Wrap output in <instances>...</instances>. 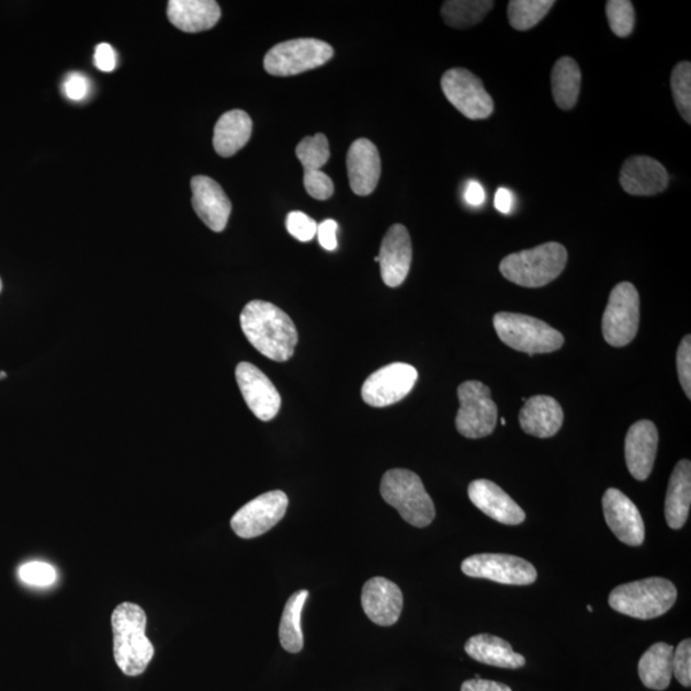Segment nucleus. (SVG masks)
Here are the masks:
<instances>
[{"label": "nucleus", "instance_id": "obj_1", "mask_svg": "<svg viewBox=\"0 0 691 691\" xmlns=\"http://www.w3.org/2000/svg\"><path fill=\"white\" fill-rule=\"evenodd\" d=\"M242 332L261 355L283 363L294 355L298 341L295 322L274 304L253 299L240 317Z\"/></svg>", "mask_w": 691, "mask_h": 691}, {"label": "nucleus", "instance_id": "obj_2", "mask_svg": "<svg viewBox=\"0 0 691 691\" xmlns=\"http://www.w3.org/2000/svg\"><path fill=\"white\" fill-rule=\"evenodd\" d=\"M115 664L127 676L145 672L154 657V647L146 637V614L140 605L125 602L112 614Z\"/></svg>", "mask_w": 691, "mask_h": 691}, {"label": "nucleus", "instance_id": "obj_3", "mask_svg": "<svg viewBox=\"0 0 691 691\" xmlns=\"http://www.w3.org/2000/svg\"><path fill=\"white\" fill-rule=\"evenodd\" d=\"M567 250L558 242H547L534 249L522 250L506 257L499 271L506 280L521 287L547 286L564 272Z\"/></svg>", "mask_w": 691, "mask_h": 691}, {"label": "nucleus", "instance_id": "obj_4", "mask_svg": "<svg viewBox=\"0 0 691 691\" xmlns=\"http://www.w3.org/2000/svg\"><path fill=\"white\" fill-rule=\"evenodd\" d=\"M381 495L412 526L426 528L435 518V507L424 484L406 468H392L383 475Z\"/></svg>", "mask_w": 691, "mask_h": 691}, {"label": "nucleus", "instance_id": "obj_5", "mask_svg": "<svg viewBox=\"0 0 691 691\" xmlns=\"http://www.w3.org/2000/svg\"><path fill=\"white\" fill-rule=\"evenodd\" d=\"M678 598V590L670 580L649 578L624 584L610 594V605L626 616L652 620L670 611Z\"/></svg>", "mask_w": 691, "mask_h": 691}, {"label": "nucleus", "instance_id": "obj_6", "mask_svg": "<svg viewBox=\"0 0 691 691\" xmlns=\"http://www.w3.org/2000/svg\"><path fill=\"white\" fill-rule=\"evenodd\" d=\"M495 329L509 348L529 353H550L563 348L565 338L547 322L517 313H498L495 315Z\"/></svg>", "mask_w": 691, "mask_h": 691}, {"label": "nucleus", "instance_id": "obj_7", "mask_svg": "<svg viewBox=\"0 0 691 691\" xmlns=\"http://www.w3.org/2000/svg\"><path fill=\"white\" fill-rule=\"evenodd\" d=\"M333 54L332 46L318 38H295L274 45L267 53L264 68L269 75L294 76L326 65Z\"/></svg>", "mask_w": 691, "mask_h": 691}, {"label": "nucleus", "instance_id": "obj_8", "mask_svg": "<svg viewBox=\"0 0 691 691\" xmlns=\"http://www.w3.org/2000/svg\"><path fill=\"white\" fill-rule=\"evenodd\" d=\"M460 409L456 428L461 435L479 440L495 432L498 407L491 399L490 389L482 382L467 381L457 389Z\"/></svg>", "mask_w": 691, "mask_h": 691}, {"label": "nucleus", "instance_id": "obj_9", "mask_svg": "<svg viewBox=\"0 0 691 691\" xmlns=\"http://www.w3.org/2000/svg\"><path fill=\"white\" fill-rule=\"evenodd\" d=\"M641 298L634 284L621 282L611 292L607 304L602 330L607 343L624 348L632 342L639 328Z\"/></svg>", "mask_w": 691, "mask_h": 691}, {"label": "nucleus", "instance_id": "obj_10", "mask_svg": "<svg viewBox=\"0 0 691 691\" xmlns=\"http://www.w3.org/2000/svg\"><path fill=\"white\" fill-rule=\"evenodd\" d=\"M445 98L466 118L487 120L495 112L494 99L478 76L465 68H452L441 80Z\"/></svg>", "mask_w": 691, "mask_h": 691}, {"label": "nucleus", "instance_id": "obj_11", "mask_svg": "<svg viewBox=\"0 0 691 691\" xmlns=\"http://www.w3.org/2000/svg\"><path fill=\"white\" fill-rule=\"evenodd\" d=\"M461 570L471 578L487 579L506 586H530L536 580L535 567L517 556L482 553L464 559Z\"/></svg>", "mask_w": 691, "mask_h": 691}, {"label": "nucleus", "instance_id": "obj_12", "mask_svg": "<svg viewBox=\"0 0 691 691\" xmlns=\"http://www.w3.org/2000/svg\"><path fill=\"white\" fill-rule=\"evenodd\" d=\"M287 507L288 497L284 491H268L241 507L230 520V526L238 536L251 540L279 524L286 514Z\"/></svg>", "mask_w": 691, "mask_h": 691}, {"label": "nucleus", "instance_id": "obj_13", "mask_svg": "<svg viewBox=\"0 0 691 691\" xmlns=\"http://www.w3.org/2000/svg\"><path fill=\"white\" fill-rule=\"evenodd\" d=\"M418 371L410 364L394 363L374 372L364 382L361 397L372 407H386L401 401L418 381Z\"/></svg>", "mask_w": 691, "mask_h": 691}, {"label": "nucleus", "instance_id": "obj_14", "mask_svg": "<svg viewBox=\"0 0 691 691\" xmlns=\"http://www.w3.org/2000/svg\"><path fill=\"white\" fill-rule=\"evenodd\" d=\"M236 381L245 403L260 420L271 421L281 409V395L274 384L259 367L240 363L236 367Z\"/></svg>", "mask_w": 691, "mask_h": 691}, {"label": "nucleus", "instance_id": "obj_15", "mask_svg": "<svg viewBox=\"0 0 691 691\" xmlns=\"http://www.w3.org/2000/svg\"><path fill=\"white\" fill-rule=\"evenodd\" d=\"M602 505L607 525L619 541L632 547L642 545L645 537L644 521L632 499L621 490L610 488L603 496Z\"/></svg>", "mask_w": 691, "mask_h": 691}, {"label": "nucleus", "instance_id": "obj_16", "mask_svg": "<svg viewBox=\"0 0 691 691\" xmlns=\"http://www.w3.org/2000/svg\"><path fill=\"white\" fill-rule=\"evenodd\" d=\"M378 258L383 282L392 288L401 286L412 260L411 238L405 226L394 225L387 230Z\"/></svg>", "mask_w": 691, "mask_h": 691}, {"label": "nucleus", "instance_id": "obj_17", "mask_svg": "<svg viewBox=\"0 0 691 691\" xmlns=\"http://www.w3.org/2000/svg\"><path fill=\"white\" fill-rule=\"evenodd\" d=\"M192 206L197 217L213 233H223L227 227L233 204L217 181L206 175H195L191 180Z\"/></svg>", "mask_w": 691, "mask_h": 691}, {"label": "nucleus", "instance_id": "obj_18", "mask_svg": "<svg viewBox=\"0 0 691 691\" xmlns=\"http://www.w3.org/2000/svg\"><path fill=\"white\" fill-rule=\"evenodd\" d=\"M366 616L380 626L395 625L401 616L404 596L397 584L386 578H373L365 582L361 594Z\"/></svg>", "mask_w": 691, "mask_h": 691}, {"label": "nucleus", "instance_id": "obj_19", "mask_svg": "<svg viewBox=\"0 0 691 691\" xmlns=\"http://www.w3.org/2000/svg\"><path fill=\"white\" fill-rule=\"evenodd\" d=\"M620 183L633 196H655L668 186V173L658 160L645 156L630 157L622 165Z\"/></svg>", "mask_w": 691, "mask_h": 691}, {"label": "nucleus", "instance_id": "obj_20", "mask_svg": "<svg viewBox=\"0 0 691 691\" xmlns=\"http://www.w3.org/2000/svg\"><path fill=\"white\" fill-rule=\"evenodd\" d=\"M658 448V430L649 420H641L630 427L625 441V457L630 474L636 480L649 478L655 466Z\"/></svg>", "mask_w": 691, "mask_h": 691}, {"label": "nucleus", "instance_id": "obj_21", "mask_svg": "<svg viewBox=\"0 0 691 691\" xmlns=\"http://www.w3.org/2000/svg\"><path fill=\"white\" fill-rule=\"evenodd\" d=\"M468 498L478 509L505 525H520L525 521V512L496 483L478 479L468 486Z\"/></svg>", "mask_w": 691, "mask_h": 691}, {"label": "nucleus", "instance_id": "obj_22", "mask_svg": "<svg viewBox=\"0 0 691 691\" xmlns=\"http://www.w3.org/2000/svg\"><path fill=\"white\" fill-rule=\"evenodd\" d=\"M381 172V156L376 146L367 138L353 141L348 152V173L353 194L371 195L378 186Z\"/></svg>", "mask_w": 691, "mask_h": 691}, {"label": "nucleus", "instance_id": "obj_23", "mask_svg": "<svg viewBox=\"0 0 691 691\" xmlns=\"http://www.w3.org/2000/svg\"><path fill=\"white\" fill-rule=\"evenodd\" d=\"M519 421L525 433L537 438L557 434L564 422L563 407L551 396H534L526 399L519 415Z\"/></svg>", "mask_w": 691, "mask_h": 691}, {"label": "nucleus", "instance_id": "obj_24", "mask_svg": "<svg viewBox=\"0 0 691 691\" xmlns=\"http://www.w3.org/2000/svg\"><path fill=\"white\" fill-rule=\"evenodd\" d=\"M168 20L183 33H202L217 25L220 7L214 0H171L167 8Z\"/></svg>", "mask_w": 691, "mask_h": 691}, {"label": "nucleus", "instance_id": "obj_25", "mask_svg": "<svg viewBox=\"0 0 691 691\" xmlns=\"http://www.w3.org/2000/svg\"><path fill=\"white\" fill-rule=\"evenodd\" d=\"M691 505V463L681 460L675 466L665 502V517L668 526L678 530L686 525Z\"/></svg>", "mask_w": 691, "mask_h": 691}, {"label": "nucleus", "instance_id": "obj_26", "mask_svg": "<svg viewBox=\"0 0 691 691\" xmlns=\"http://www.w3.org/2000/svg\"><path fill=\"white\" fill-rule=\"evenodd\" d=\"M252 134V121L243 111H229L222 115L214 127L213 145L223 158H229L249 143Z\"/></svg>", "mask_w": 691, "mask_h": 691}, {"label": "nucleus", "instance_id": "obj_27", "mask_svg": "<svg viewBox=\"0 0 691 691\" xmlns=\"http://www.w3.org/2000/svg\"><path fill=\"white\" fill-rule=\"evenodd\" d=\"M468 656L478 662L517 670L525 666V658L513 652L511 644L501 637L479 634L471 637L465 644Z\"/></svg>", "mask_w": 691, "mask_h": 691}, {"label": "nucleus", "instance_id": "obj_28", "mask_svg": "<svg viewBox=\"0 0 691 691\" xmlns=\"http://www.w3.org/2000/svg\"><path fill=\"white\" fill-rule=\"evenodd\" d=\"M673 650L670 644L656 643L644 653L637 670L645 688L665 690L670 687L673 676Z\"/></svg>", "mask_w": 691, "mask_h": 691}, {"label": "nucleus", "instance_id": "obj_29", "mask_svg": "<svg viewBox=\"0 0 691 691\" xmlns=\"http://www.w3.org/2000/svg\"><path fill=\"white\" fill-rule=\"evenodd\" d=\"M552 95L559 110L570 111L578 103L581 89V71L576 60L563 57L553 66Z\"/></svg>", "mask_w": 691, "mask_h": 691}, {"label": "nucleus", "instance_id": "obj_30", "mask_svg": "<svg viewBox=\"0 0 691 691\" xmlns=\"http://www.w3.org/2000/svg\"><path fill=\"white\" fill-rule=\"evenodd\" d=\"M307 597H309V591L298 590L290 597L286 605H284L280 625V641L282 648L288 653L302 652L304 647L302 613Z\"/></svg>", "mask_w": 691, "mask_h": 691}, {"label": "nucleus", "instance_id": "obj_31", "mask_svg": "<svg viewBox=\"0 0 691 691\" xmlns=\"http://www.w3.org/2000/svg\"><path fill=\"white\" fill-rule=\"evenodd\" d=\"M490 0H449L442 5V18L450 27L464 30L478 25L494 10Z\"/></svg>", "mask_w": 691, "mask_h": 691}, {"label": "nucleus", "instance_id": "obj_32", "mask_svg": "<svg viewBox=\"0 0 691 691\" xmlns=\"http://www.w3.org/2000/svg\"><path fill=\"white\" fill-rule=\"evenodd\" d=\"M555 4L553 0H511L507 8L510 25L518 31L533 29Z\"/></svg>", "mask_w": 691, "mask_h": 691}, {"label": "nucleus", "instance_id": "obj_33", "mask_svg": "<svg viewBox=\"0 0 691 691\" xmlns=\"http://www.w3.org/2000/svg\"><path fill=\"white\" fill-rule=\"evenodd\" d=\"M296 156L304 167V172L320 171L328 163L330 151L326 135L317 134L303 138L297 145Z\"/></svg>", "mask_w": 691, "mask_h": 691}, {"label": "nucleus", "instance_id": "obj_34", "mask_svg": "<svg viewBox=\"0 0 691 691\" xmlns=\"http://www.w3.org/2000/svg\"><path fill=\"white\" fill-rule=\"evenodd\" d=\"M673 102L683 121L691 123V64L680 61L671 75Z\"/></svg>", "mask_w": 691, "mask_h": 691}, {"label": "nucleus", "instance_id": "obj_35", "mask_svg": "<svg viewBox=\"0 0 691 691\" xmlns=\"http://www.w3.org/2000/svg\"><path fill=\"white\" fill-rule=\"evenodd\" d=\"M612 33L619 37L632 35L635 27L634 5L628 0H610L605 4Z\"/></svg>", "mask_w": 691, "mask_h": 691}, {"label": "nucleus", "instance_id": "obj_36", "mask_svg": "<svg viewBox=\"0 0 691 691\" xmlns=\"http://www.w3.org/2000/svg\"><path fill=\"white\" fill-rule=\"evenodd\" d=\"M20 579L30 587L46 588L56 582L58 575L52 565L42 560H31L19 568Z\"/></svg>", "mask_w": 691, "mask_h": 691}, {"label": "nucleus", "instance_id": "obj_37", "mask_svg": "<svg viewBox=\"0 0 691 691\" xmlns=\"http://www.w3.org/2000/svg\"><path fill=\"white\" fill-rule=\"evenodd\" d=\"M286 227L290 235L302 242L311 241L318 230L317 222L303 212H291L287 215Z\"/></svg>", "mask_w": 691, "mask_h": 691}, {"label": "nucleus", "instance_id": "obj_38", "mask_svg": "<svg viewBox=\"0 0 691 691\" xmlns=\"http://www.w3.org/2000/svg\"><path fill=\"white\" fill-rule=\"evenodd\" d=\"M304 186L307 194L317 200H328L335 192L333 181L321 171L304 172Z\"/></svg>", "mask_w": 691, "mask_h": 691}, {"label": "nucleus", "instance_id": "obj_39", "mask_svg": "<svg viewBox=\"0 0 691 691\" xmlns=\"http://www.w3.org/2000/svg\"><path fill=\"white\" fill-rule=\"evenodd\" d=\"M673 675L682 687L690 688L691 683V642L683 641L673 650Z\"/></svg>", "mask_w": 691, "mask_h": 691}, {"label": "nucleus", "instance_id": "obj_40", "mask_svg": "<svg viewBox=\"0 0 691 691\" xmlns=\"http://www.w3.org/2000/svg\"><path fill=\"white\" fill-rule=\"evenodd\" d=\"M678 372L683 392L691 398V337L682 338L678 350Z\"/></svg>", "mask_w": 691, "mask_h": 691}, {"label": "nucleus", "instance_id": "obj_41", "mask_svg": "<svg viewBox=\"0 0 691 691\" xmlns=\"http://www.w3.org/2000/svg\"><path fill=\"white\" fill-rule=\"evenodd\" d=\"M64 92L73 102H80L89 95L90 81L87 76L79 72L68 73L64 82Z\"/></svg>", "mask_w": 691, "mask_h": 691}, {"label": "nucleus", "instance_id": "obj_42", "mask_svg": "<svg viewBox=\"0 0 691 691\" xmlns=\"http://www.w3.org/2000/svg\"><path fill=\"white\" fill-rule=\"evenodd\" d=\"M94 65L102 72L114 71L117 66V54H115L112 45L99 44L95 49Z\"/></svg>", "mask_w": 691, "mask_h": 691}, {"label": "nucleus", "instance_id": "obj_43", "mask_svg": "<svg viewBox=\"0 0 691 691\" xmlns=\"http://www.w3.org/2000/svg\"><path fill=\"white\" fill-rule=\"evenodd\" d=\"M337 230L338 225L333 219H326L318 225V240L322 249L335 251L337 249Z\"/></svg>", "mask_w": 691, "mask_h": 691}, {"label": "nucleus", "instance_id": "obj_44", "mask_svg": "<svg viewBox=\"0 0 691 691\" xmlns=\"http://www.w3.org/2000/svg\"><path fill=\"white\" fill-rule=\"evenodd\" d=\"M461 691H512L510 687L505 686V683L483 680V679H474L467 680L461 687Z\"/></svg>", "mask_w": 691, "mask_h": 691}, {"label": "nucleus", "instance_id": "obj_45", "mask_svg": "<svg viewBox=\"0 0 691 691\" xmlns=\"http://www.w3.org/2000/svg\"><path fill=\"white\" fill-rule=\"evenodd\" d=\"M465 200L468 205L480 206L486 200V192L479 182H468L465 191Z\"/></svg>", "mask_w": 691, "mask_h": 691}, {"label": "nucleus", "instance_id": "obj_46", "mask_svg": "<svg viewBox=\"0 0 691 691\" xmlns=\"http://www.w3.org/2000/svg\"><path fill=\"white\" fill-rule=\"evenodd\" d=\"M495 205L498 212L510 213L513 206V194L510 190L498 189L495 197Z\"/></svg>", "mask_w": 691, "mask_h": 691}, {"label": "nucleus", "instance_id": "obj_47", "mask_svg": "<svg viewBox=\"0 0 691 691\" xmlns=\"http://www.w3.org/2000/svg\"><path fill=\"white\" fill-rule=\"evenodd\" d=\"M7 374L4 372H0V380L5 378Z\"/></svg>", "mask_w": 691, "mask_h": 691}, {"label": "nucleus", "instance_id": "obj_48", "mask_svg": "<svg viewBox=\"0 0 691 691\" xmlns=\"http://www.w3.org/2000/svg\"><path fill=\"white\" fill-rule=\"evenodd\" d=\"M2 288H3V283H2V280H0V292H2Z\"/></svg>", "mask_w": 691, "mask_h": 691}, {"label": "nucleus", "instance_id": "obj_49", "mask_svg": "<svg viewBox=\"0 0 691 691\" xmlns=\"http://www.w3.org/2000/svg\"><path fill=\"white\" fill-rule=\"evenodd\" d=\"M588 610H589L590 612H591V611H593V607L588 605Z\"/></svg>", "mask_w": 691, "mask_h": 691}]
</instances>
